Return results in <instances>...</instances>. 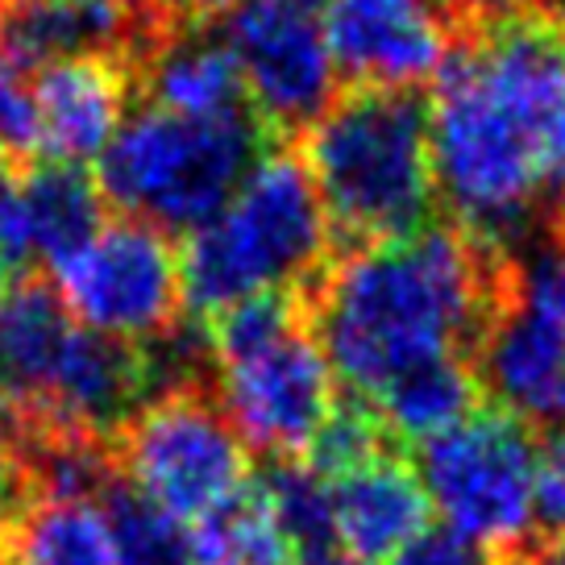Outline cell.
Returning <instances> with one entry per match:
<instances>
[{
  "label": "cell",
  "mask_w": 565,
  "mask_h": 565,
  "mask_svg": "<svg viewBox=\"0 0 565 565\" xmlns=\"http://www.w3.org/2000/svg\"><path fill=\"white\" fill-rule=\"evenodd\" d=\"M179 13H225L233 0H167Z\"/></svg>",
  "instance_id": "obj_30"
},
{
  "label": "cell",
  "mask_w": 565,
  "mask_h": 565,
  "mask_svg": "<svg viewBox=\"0 0 565 565\" xmlns=\"http://www.w3.org/2000/svg\"><path fill=\"white\" fill-rule=\"evenodd\" d=\"M212 387L233 433L266 458L303 461L337 412V374L296 296H266L209 320Z\"/></svg>",
  "instance_id": "obj_6"
},
{
  "label": "cell",
  "mask_w": 565,
  "mask_h": 565,
  "mask_svg": "<svg viewBox=\"0 0 565 565\" xmlns=\"http://www.w3.org/2000/svg\"><path fill=\"white\" fill-rule=\"evenodd\" d=\"M188 536L195 565H300V553L258 478H249L246 491L233 494L221 512L188 529Z\"/></svg>",
  "instance_id": "obj_19"
},
{
  "label": "cell",
  "mask_w": 565,
  "mask_h": 565,
  "mask_svg": "<svg viewBox=\"0 0 565 565\" xmlns=\"http://www.w3.org/2000/svg\"><path fill=\"white\" fill-rule=\"evenodd\" d=\"M536 524L548 536L565 532V424L536 445Z\"/></svg>",
  "instance_id": "obj_25"
},
{
  "label": "cell",
  "mask_w": 565,
  "mask_h": 565,
  "mask_svg": "<svg viewBox=\"0 0 565 565\" xmlns=\"http://www.w3.org/2000/svg\"><path fill=\"white\" fill-rule=\"evenodd\" d=\"M159 383L150 350L84 329L42 282L0 287V416L21 445L117 441Z\"/></svg>",
  "instance_id": "obj_3"
},
{
  "label": "cell",
  "mask_w": 565,
  "mask_h": 565,
  "mask_svg": "<svg viewBox=\"0 0 565 565\" xmlns=\"http://www.w3.org/2000/svg\"><path fill=\"white\" fill-rule=\"evenodd\" d=\"M9 565H117L105 499H34L0 541Z\"/></svg>",
  "instance_id": "obj_18"
},
{
  "label": "cell",
  "mask_w": 565,
  "mask_h": 565,
  "mask_svg": "<svg viewBox=\"0 0 565 565\" xmlns=\"http://www.w3.org/2000/svg\"><path fill=\"white\" fill-rule=\"evenodd\" d=\"M420 487L445 529L512 553L536 524V441L529 424L478 407L475 416L420 445Z\"/></svg>",
  "instance_id": "obj_9"
},
{
  "label": "cell",
  "mask_w": 565,
  "mask_h": 565,
  "mask_svg": "<svg viewBox=\"0 0 565 565\" xmlns=\"http://www.w3.org/2000/svg\"><path fill=\"white\" fill-rule=\"evenodd\" d=\"M478 383L524 424H565V237H536L499 282L478 341Z\"/></svg>",
  "instance_id": "obj_10"
},
{
  "label": "cell",
  "mask_w": 565,
  "mask_h": 565,
  "mask_svg": "<svg viewBox=\"0 0 565 565\" xmlns=\"http://www.w3.org/2000/svg\"><path fill=\"white\" fill-rule=\"evenodd\" d=\"M263 138L254 117L188 121L159 108L125 117L100 154L96 188L129 221L159 233H195L237 192Z\"/></svg>",
  "instance_id": "obj_7"
},
{
  "label": "cell",
  "mask_w": 565,
  "mask_h": 565,
  "mask_svg": "<svg viewBox=\"0 0 565 565\" xmlns=\"http://www.w3.org/2000/svg\"><path fill=\"white\" fill-rule=\"evenodd\" d=\"M38 499L34 491V470H30V454L25 445L0 428V541L9 536V529L21 515L30 512V503Z\"/></svg>",
  "instance_id": "obj_26"
},
{
  "label": "cell",
  "mask_w": 565,
  "mask_h": 565,
  "mask_svg": "<svg viewBox=\"0 0 565 565\" xmlns=\"http://www.w3.org/2000/svg\"><path fill=\"white\" fill-rule=\"evenodd\" d=\"M141 84H146L150 108L171 117H188V121L254 117L225 42L209 30L159 38L141 63Z\"/></svg>",
  "instance_id": "obj_16"
},
{
  "label": "cell",
  "mask_w": 565,
  "mask_h": 565,
  "mask_svg": "<svg viewBox=\"0 0 565 565\" xmlns=\"http://www.w3.org/2000/svg\"><path fill=\"white\" fill-rule=\"evenodd\" d=\"M79 9H92V13H108V18L134 21V25H146V0H71Z\"/></svg>",
  "instance_id": "obj_28"
},
{
  "label": "cell",
  "mask_w": 565,
  "mask_h": 565,
  "mask_svg": "<svg viewBox=\"0 0 565 565\" xmlns=\"http://www.w3.org/2000/svg\"><path fill=\"white\" fill-rule=\"evenodd\" d=\"M38 159L58 167L100 162L125 125L129 75L113 54H71L38 67Z\"/></svg>",
  "instance_id": "obj_14"
},
{
  "label": "cell",
  "mask_w": 565,
  "mask_h": 565,
  "mask_svg": "<svg viewBox=\"0 0 565 565\" xmlns=\"http://www.w3.org/2000/svg\"><path fill=\"white\" fill-rule=\"evenodd\" d=\"M337 71L362 88L412 92L437 79L454 54L445 0H320Z\"/></svg>",
  "instance_id": "obj_13"
},
{
  "label": "cell",
  "mask_w": 565,
  "mask_h": 565,
  "mask_svg": "<svg viewBox=\"0 0 565 565\" xmlns=\"http://www.w3.org/2000/svg\"><path fill=\"white\" fill-rule=\"evenodd\" d=\"M300 162L333 233L358 246L424 230L437 204L428 105L412 92L358 88L333 96L303 129Z\"/></svg>",
  "instance_id": "obj_4"
},
{
  "label": "cell",
  "mask_w": 565,
  "mask_h": 565,
  "mask_svg": "<svg viewBox=\"0 0 565 565\" xmlns=\"http://www.w3.org/2000/svg\"><path fill=\"white\" fill-rule=\"evenodd\" d=\"M0 565H9V562H4V557H0Z\"/></svg>",
  "instance_id": "obj_33"
},
{
  "label": "cell",
  "mask_w": 565,
  "mask_h": 565,
  "mask_svg": "<svg viewBox=\"0 0 565 565\" xmlns=\"http://www.w3.org/2000/svg\"><path fill=\"white\" fill-rule=\"evenodd\" d=\"M246 105L282 129H308L337 92V58L320 0H233L221 21Z\"/></svg>",
  "instance_id": "obj_12"
},
{
  "label": "cell",
  "mask_w": 565,
  "mask_h": 565,
  "mask_svg": "<svg viewBox=\"0 0 565 565\" xmlns=\"http://www.w3.org/2000/svg\"><path fill=\"white\" fill-rule=\"evenodd\" d=\"M557 9H562V13H565V0H557Z\"/></svg>",
  "instance_id": "obj_32"
},
{
  "label": "cell",
  "mask_w": 565,
  "mask_h": 565,
  "mask_svg": "<svg viewBox=\"0 0 565 565\" xmlns=\"http://www.w3.org/2000/svg\"><path fill=\"white\" fill-rule=\"evenodd\" d=\"M113 470L125 491L179 529L221 512L249 487V449L221 416L216 399L192 387L150 395L113 441Z\"/></svg>",
  "instance_id": "obj_8"
},
{
  "label": "cell",
  "mask_w": 565,
  "mask_h": 565,
  "mask_svg": "<svg viewBox=\"0 0 565 565\" xmlns=\"http://www.w3.org/2000/svg\"><path fill=\"white\" fill-rule=\"evenodd\" d=\"M333 545L362 565H387L428 529V494L416 466L395 454L324 478Z\"/></svg>",
  "instance_id": "obj_15"
},
{
  "label": "cell",
  "mask_w": 565,
  "mask_h": 565,
  "mask_svg": "<svg viewBox=\"0 0 565 565\" xmlns=\"http://www.w3.org/2000/svg\"><path fill=\"white\" fill-rule=\"evenodd\" d=\"M391 454V433L366 404H337L329 424L320 428L312 449L303 454V466L320 478H337L371 458Z\"/></svg>",
  "instance_id": "obj_22"
},
{
  "label": "cell",
  "mask_w": 565,
  "mask_h": 565,
  "mask_svg": "<svg viewBox=\"0 0 565 565\" xmlns=\"http://www.w3.org/2000/svg\"><path fill=\"white\" fill-rule=\"evenodd\" d=\"M387 565H512V553H494V548L475 545L449 529H424Z\"/></svg>",
  "instance_id": "obj_24"
},
{
  "label": "cell",
  "mask_w": 565,
  "mask_h": 565,
  "mask_svg": "<svg viewBox=\"0 0 565 565\" xmlns=\"http://www.w3.org/2000/svg\"><path fill=\"white\" fill-rule=\"evenodd\" d=\"M38 67L0 51V159H38Z\"/></svg>",
  "instance_id": "obj_23"
},
{
  "label": "cell",
  "mask_w": 565,
  "mask_h": 565,
  "mask_svg": "<svg viewBox=\"0 0 565 565\" xmlns=\"http://www.w3.org/2000/svg\"><path fill=\"white\" fill-rule=\"evenodd\" d=\"M105 508L113 520L117 565H195L188 529H179L175 520L141 503L134 491L113 482L105 491Z\"/></svg>",
  "instance_id": "obj_21"
},
{
  "label": "cell",
  "mask_w": 565,
  "mask_h": 565,
  "mask_svg": "<svg viewBox=\"0 0 565 565\" xmlns=\"http://www.w3.org/2000/svg\"><path fill=\"white\" fill-rule=\"evenodd\" d=\"M512 565H565V532H557V536L541 541V545L529 548V553L512 557Z\"/></svg>",
  "instance_id": "obj_29"
},
{
  "label": "cell",
  "mask_w": 565,
  "mask_h": 565,
  "mask_svg": "<svg viewBox=\"0 0 565 565\" xmlns=\"http://www.w3.org/2000/svg\"><path fill=\"white\" fill-rule=\"evenodd\" d=\"M437 200L478 249L529 246L565 212V21L512 18L433 79Z\"/></svg>",
  "instance_id": "obj_1"
},
{
  "label": "cell",
  "mask_w": 565,
  "mask_h": 565,
  "mask_svg": "<svg viewBox=\"0 0 565 565\" xmlns=\"http://www.w3.org/2000/svg\"><path fill=\"white\" fill-rule=\"evenodd\" d=\"M51 291L84 329L150 350L183 312V266L167 233L121 216L51 263Z\"/></svg>",
  "instance_id": "obj_11"
},
{
  "label": "cell",
  "mask_w": 565,
  "mask_h": 565,
  "mask_svg": "<svg viewBox=\"0 0 565 565\" xmlns=\"http://www.w3.org/2000/svg\"><path fill=\"white\" fill-rule=\"evenodd\" d=\"M499 275L458 230H424L358 246L324 266L312 303V333L337 383L374 404L399 379L470 362L491 320Z\"/></svg>",
  "instance_id": "obj_2"
},
{
  "label": "cell",
  "mask_w": 565,
  "mask_h": 565,
  "mask_svg": "<svg viewBox=\"0 0 565 565\" xmlns=\"http://www.w3.org/2000/svg\"><path fill=\"white\" fill-rule=\"evenodd\" d=\"M445 4H449V13L458 9V13L482 21V25H499V21L524 18L536 0H445Z\"/></svg>",
  "instance_id": "obj_27"
},
{
  "label": "cell",
  "mask_w": 565,
  "mask_h": 565,
  "mask_svg": "<svg viewBox=\"0 0 565 565\" xmlns=\"http://www.w3.org/2000/svg\"><path fill=\"white\" fill-rule=\"evenodd\" d=\"M300 565H362V562L345 557L341 548H329V553H317V557H308V562H300Z\"/></svg>",
  "instance_id": "obj_31"
},
{
  "label": "cell",
  "mask_w": 565,
  "mask_h": 565,
  "mask_svg": "<svg viewBox=\"0 0 565 565\" xmlns=\"http://www.w3.org/2000/svg\"><path fill=\"white\" fill-rule=\"evenodd\" d=\"M478 391L482 383L470 362H437V366H424V371L399 379L371 407L391 437L424 445L449 433L466 416H475Z\"/></svg>",
  "instance_id": "obj_20"
},
{
  "label": "cell",
  "mask_w": 565,
  "mask_h": 565,
  "mask_svg": "<svg viewBox=\"0 0 565 565\" xmlns=\"http://www.w3.org/2000/svg\"><path fill=\"white\" fill-rule=\"evenodd\" d=\"M333 225L296 154L263 150L221 212L179 254L183 303L200 317L266 296H296L324 275Z\"/></svg>",
  "instance_id": "obj_5"
},
{
  "label": "cell",
  "mask_w": 565,
  "mask_h": 565,
  "mask_svg": "<svg viewBox=\"0 0 565 565\" xmlns=\"http://www.w3.org/2000/svg\"><path fill=\"white\" fill-rule=\"evenodd\" d=\"M105 195L79 167L38 162L34 171L18 175L13 192V225L18 242L30 263H58L67 249H75L100 225Z\"/></svg>",
  "instance_id": "obj_17"
}]
</instances>
